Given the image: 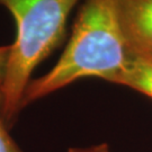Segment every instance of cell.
Returning <instances> with one entry per match:
<instances>
[{
  "instance_id": "52a82bcc",
  "label": "cell",
  "mask_w": 152,
  "mask_h": 152,
  "mask_svg": "<svg viewBox=\"0 0 152 152\" xmlns=\"http://www.w3.org/2000/svg\"><path fill=\"white\" fill-rule=\"evenodd\" d=\"M68 152H110L109 148L106 143H100V144H96V145H91V147L86 148H71L69 149Z\"/></svg>"
},
{
  "instance_id": "5b68a950",
  "label": "cell",
  "mask_w": 152,
  "mask_h": 152,
  "mask_svg": "<svg viewBox=\"0 0 152 152\" xmlns=\"http://www.w3.org/2000/svg\"><path fill=\"white\" fill-rule=\"evenodd\" d=\"M4 97L0 88V152H23L20 148L17 145L15 140L11 137L8 131V125L6 123L2 114Z\"/></svg>"
},
{
  "instance_id": "7a4b0ae2",
  "label": "cell",
  "mask_w": 152,
  "mask_h": 152,
  "mask_svg": "<svg viewBox=\"0 0 152 152\" xmlns=\"http://www.w3.org/2000/svg\"><path fill=\"white\" fill-rule=\"evenodd\" d=\"M81 0H0L15 20L16 37L10 44L1 83L2 114L11 126L23 109L24 95L35 68L63 41L68 18Z\"/></svg>"
},
{
  "instance_id": "6da1fadb",
  "label": "cell",
  "mask_w": 152,
  "mask_h": 152,
  "mask_svg": "<svg viewBox=\"0 0 152 152\" xmlns=\"http://www.w3.org/2000/svg\"><path fill=\"white\" fill-rule=\"evenodd\" d=\"M127 56L117 0H83L63 53L48 73L32 79L23 108L85 78L114 83Z\"/></svg>"
},
{
  "instance_id": "8992f818",
  "label": "cell",
  "mask_w": 152,
  "mask_h": 152,
  "mask_svg": "<svg viewBox=\"0 0 152 152\" xmlns=\"http://www.w3.org/2000/svg\"><path fill=\"white\" fill-rule=\"evenodd\" d=\"M9 51H10V44L9 45H2L0 46V87L4 81L6 72V66H7V61L9 56Z\"/></svg>"
},
{
  "instance_id": "277c9868",
  "label": "cell",
  "mask_w": 152,
  "mask_h": 152,
  "mask_svg": "<svg viewBox=\"0 0 152 152\" xmlns=\"http://www.w3.org/2000/svg\"><path fill=\"white\" fill-rule=\"evenodd\" d=\"M114 83L131 88L152 99V56L129 52L126 64Z\"/></svg>"
},
{
  "instance_id": "3957f363",
  "label": "cell",
  "mask_w": 152,
  "mask_h": 152,
  "mask_svg": "<svg viewBox=\"0 0 152 152\" xmlns=\"http://www.w3.org/2000/svg\"><path fill=\"white\" fill-rule=\"evenodd\" d=\"M129 52L152 56V0H117Z\"/></svg>"
}]
</instances>
